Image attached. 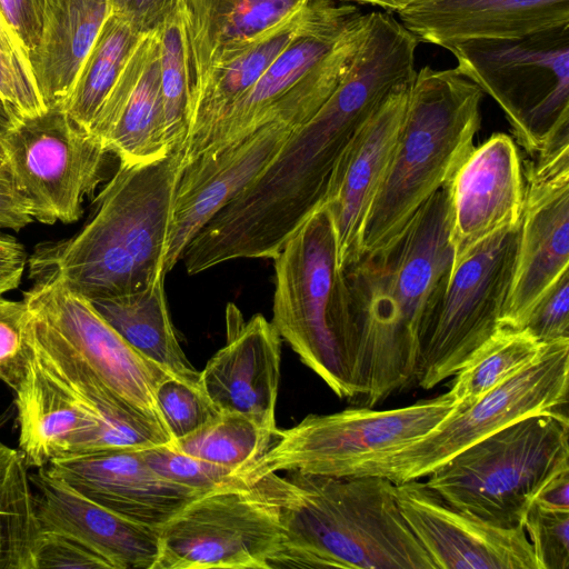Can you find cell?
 Masks as SVG:
<instances>
[{
	"instance_id": "603a6c76",
	"label": "cell",
	"mask_w": 569,
	"mask_h": 569,
	"mask_svg": "<svg viewBox=\"0 0 569 569\" xmlns=\"http://www.w3.org/2000/svg\"><path fill=\"white\" fill-rule=\"evenodd\" d=\"M19 450L28 467L104 451L99 419L44 365L33 347L24 378L14 390Z\"/></svg>"
},
{
	"instance_id": "e575fe53",
	"label": "cell",
	"mask_w": 569,
	"mask_h": 569,
	"mask_svg": "<svg viewBox=\"0 0 569 569\" xmlns=\"http://www.w3.org/2000/svg\"><path fill=\"white\" fill-rule=\"evenodd\" d=\"M154 396L172 442L192 433L220 413L199 382L171 375L158 383Z\"/></svg>"
},
{
	"instance_id": "1f68e13d",
	"label": "cell",
	"mask_w": 569,
	"mask_h": 569,
	"mask_svg": "<svg viewBox=\"0 0 569 569\" xmlns=\"http://www.w3.org/2000/svg\"><path fill=\"white\" fill-rule=\"evenodd\" d=\"M545 346L526 329L499 327L453 375L448 392L468 406L529 366Z\"/></svg>"
},
{
	"instance_id": "836d02e7",
	"label": "cell",
	"mask_w": 569,
	"mask_h": 569,
	"mask_svg": "<svg viewBox=\"0 0 569 569\" xmlns=\"http://www.w3.org/2000/svg\"><path fill=\"white\" fill-rule=\"evenodd\" d=\"M159 42L160 91L167 142L171 151L182 152L189 133L192 97L179 9L159 30Z\"/></svg>"
},
{
	"instance_id": "d6a6232c",
	"label": "cell",
	"mask_w": 569,
	"mask_h": 569,
	"mask_svg": "<svg viewBox=\"0 0 569 569\" xmlns=\"http://www.w3.org/2000/svg\"><path fill=\"white\" fill-rule=\"evenodd\" d=\"M273 433L242 415L220 412L170 447L191 457L231 468L237 475L263 455Z\"/></svg>"
},
{
	"instance_id": "6da1fadb",
	"label": "cell",
	"mask_w": 569,
	"mask_h": 569,
	"mask_svg": "<svg viewBox=\"0 0 569 569\" xmlns=\"http://www.w3.org/2000/svg\"><path fill=\"white\" fill-rule=\"evenodd\" d=\"M449 183L388 244L343 268L353 323L349 377L366 407L415 380L422 338L451 272Z\"/></svg>"
},
{
	"instance_id": "8d00e7d4",
	"label": "cell",
	"mask_w": 569,
	"mask_h": 569,
	"mask_svg": "<svg viewBox=\"0 0 569 569\" xmlns=\"http://www.w3.org/2000/svg\"><path fill=\"white\" fill-rule=\"evenodd\" d=\"M141 455L163 478L201 493L233 481V469L191 457L170 445L143 449Z\"/></svg>"
},
{
	"instance_id": "ee69618b",
	"label": "cell",
	"mask_w": 569,
	"mask_h": 569,
	"mask_svg": "<svg viewBox=\"0 0 569 569\" xmlns=\"http://www.w3.org/2000/svg\"><path fill=\"white\" fill-rule=\"evenodd\" d=\"M32 221L29 207L17 190L8 166L0 163V229L19 231Z\"/></svg>"
},
{
	"instance_id": "f546056e",
	"label": "cell",
	"mask_w": 569,
	"mask_h": 569,
	"mask_svg": "<svg viewBox=\"0 0 569 569\" xmlns=\"http://www.w3.org/2000/svg\"><path fill=\"white\" fill-rule=\"evenodd\" d=\"M142 36L110 13L62 104L81 128L90 129Z\"/></svg>"
},
{
	"instance_id": "b9f144b4",
	"label": "cell",
	"mask_w": 569,
	"mask_h": 569,
	"mask_svg": "<svg viewBox=\"0 0 569 569\" xmlns=\"http://www.w3.org/2000/svg\"><path fill=\"white\" fill-rule=\"evenodd\" d=\"M44 7L46 0H0V16L23 49L28 61L40 44Z\"/></svg>"
},
{
	"instance_id": "4316f807",
	"label": "cell",
	"mask_w": 569,
	"mask_h": 569,
	"mask_svg": "<svg viewBox=\"0 0 569 569\" xmlns=\"http://www.w3.org/2000/svg\"><path fill=\"white\" fill-rule=\"evenodd\" d=\"M110 13V0H46L40 44L29 66L47 108L64 103Z\"/></svg>"
},
{
	"instance_id": "cb8c5ba5",
	"label": "cell",
	"mask_w": 569,
	"mask_h": 569,
	"mask_svg": "<svg viewBox=\"0 0 569 569\" xmlns=\"http://www.w3.org/2000/svg\"><path fill=\"white\" fill-rule=\"evenodd\" d=\"M42 529L70 535L112 569H152L159 551L158 529L128 520L39 468L30 473Z\"/></svg>"
},
{
	"instance_id": "83f0119b",
	"label": "cell",
	"mask_w": 569,
	"mask_h": 569,
	"mask_svg": "<svg viewBox=\"0 0 569 569\" xmlns=\"http://www.w3.org/2000/svg\"><path fill=\"white\" fill-rule=\"evenodd\" d=\"M325 1L311 0L292 18L264 33L239 54L209 72L193 98L189 133L182 149V164L229 108L312 22Z\"/></svg>"
},
{
	"instance_id": "ac0fdd59",
	"label": "cell",
	"mask_w": 569,
	"mask_h": 569,
	"mask_svg": "<svg viewBox=\"0 0 569 569\" xmlns=\"http://www.w3.org/2000/svg\"><path fill=\"white\" fill-rule=\"evenodd\" d=\"M411 80L398 84L383 99L331 172L321 206L332 220L342 269L359 258L363 224L398 140Z\"/></svg>"
},
{
	"instance_id": "8992f818",
	"label": "cell",
	"mask_w": 569,
	"mask_h": 569,
	"mask_svg": "<svg viewBox=\"0 0 569 569\" xmlns=\"http://www.w3.org/2000/svg\"><path fill=\"white\" fill-rule=\"evenodd\" d=\"M569 469V421L561 410L521 418L451 457L428 475L446 502L512 528L542 487Z\"/></svg>"
},
{
	"instance_id": "9a60e30c",
	"label": "cell",
	"mask_w": 569,
	"mask_h": 569,
	"mask_svg": "<svg viewBox=\"0 0 569 569\" xmlns=\"http://www.w3.org/2000/svg\"><path fill=\"white\" fill-rule=\"evenodd\" d=\"M525 180L517 257L499 325L515 329L569 271V143L532 157Z\"/></svg>"
},
{
	"instance_id": "4dcf8cb0",
	"label": "cell",
	"mask_w": 569,
	"mask_h": 569,
	"mask_svg": "<svg viewBox=\"0 0 569 569\" xmlns=\"http://www.w3.org/2000/svg\"><path fill=\"white\" fill-rule=\"evenodd\" d=\"M28 465L0 440V569H33L40 530Z\"/></svg>"
},
{
	"instance_id": "7a4b0ae2",
	"label": "cell",
	"mask_w": 569,
	"mask_h": 569,
	"mask_svg": "<svg viewBox=\"0 0 569 569\" xmlns=\"http://www.w3.org/2000/svg\"><path fill=\"white\" fill-rule=\"evenodd\" d=\"M182 152L119 164L73 236L40 243L29 257L33 282L57 281L89 301L141 290L164 273Z\"/></svg>"
},
{
	"instance_id": "4fadbf2b",
	"label": "cell",
	"mask_w": 569,
	"mask_h": 569,
	"mask_svg": "<svg viewBox=\"0 0 569 569\" xmlns=\"http://www.w3.org/2000/svg\"><path fill=\"white\" fill-rule=\"evenodd\" d=\"M13 183L33 220L72 223L102 179L109 152L78 126L62 104L27 117L0 132Z\"/></svg>"
},
{
	"instance_id": "484cf974",
	"label": "cell",
	"mask_w": 569,
	"mask_h": 569,
	"mask_svg": "<svg viewBox=\"0 0 569 569\" xmlns=\"http://www.w3.org/2000/svg\"><path fill=\"white\" fill-rule=\"evenodd\" d=\"M310 1L180 0L192 102L213 68L292 18Z\"/></svg>"
},
{
	"instance_id": "ab89813d",
	"label": "cell",
	"mask_w": 569,
	"mask_h": 569,
	"mask_svg": "<svg viewBox=\"0 0 569 569\" xmlns=\"http://www.w3.org/2000/svg\"><path fill=\"white\" fill-rule=\"evenodd\" d=\"M43 568L112 569L103 557L79 539L40 528L33 550V569Z\"/></svg>"
},
{
	"instance_id": "f1b7e54d",
	"label": "cell",
	"mask_w": 569,
	"mask_h": 569,
	"mask_svg": "<svg viewBox=\"0 0 569 569\" xmlns=\"http://www.w3.org/2000/svg\"><path fill=\"white\" fill-rule=\"evenodd\" d=\"M164 278L131 293L90 302L141 356L177 378L198 383L200 372L187 359L169 315Z\"/></svg>"
},
{
	"instance_id": "2e32d148",
	"label": "cell",
	"mask_w": 569,
	"mask_h": 569,
	"mask_svg": "<svg viewBox=\"0 0 569 569\" xmlns=\"http://www.w3.org/2000/svg\"><path fill=\"white\" fill-rule=\"evenodd\" d=\"M401 513L436 569H538L523 525L493 526L446 502L419 479L395 483Z\"/></svg>"
},
{
	"instance_id": "30bf717a",
	"label": "cell",
	"mask_w": 569,
	"mask_h": 569,
	"mask_svg": "<svg viewBox=\"0 0 569 569\" xmlns=\"http://www.w3.org/2000/svg\"><path fill=\"white\" fill-rule=\"evenodd\" d=\"M365 14L355 4L326 0L312 22L229 108L182 167L200 154L224 148L269 123L297 129L307 122L332 90L322 63L362 24Z\"/></svg>"
},
{
	"instance_id": "d590c367",
	"label": "cell",
	"mask_w": 569,
	"mask_h": 569,
	"mask_svg": "<svg viewBox=\"0 0 569 569\" xmlns=\"http://www.w3.org/2000/svg\"><path fill=\"white\" fill-rule=\"evenodd\" d=\"M32 316L26 301L0 297V380L13 391L32 355Z\"/></svg>"
},
{
	"instance_id": "74e56055",
	"label": "cell",
	"mask_w": 569,
	"mask_h": 569,
	"mask_svg": "<svg viewBox=\"0 0 569 569\" xmlns=\"http://www.w3.org/2000/svg\"><path fill=\"white\" fill-rule=\"evenodd\" d=\"M0 98L14 122L47 109L26 54L0 38Z\"/></svg>"
},
{
	"instance_id": "ba28073f",
	"label": "cell",
	"mask_w": 569,
	"mask_h": 569,
	"mask_svg": "<svg viewBox=\"0 0 569 569\" xmlns=\"http://www.w3.org/2000/svg\"><path fill=\"white\" fill-rule=\"evenodd\" d=\"M281 482L271 472L196 497L158 528L152 569H272L282 550Z\"/></svg>"
},
{
	"instance_id": "7dc6e473",
	"label": "cell",
	"mask_w": 569,
	"mask_h": 569,
	"mask_svg": "<svg viewBox=\"0 0 569 569\" xmlns=\"http://www.w3.org/2000/svg\"><path fill=\"white\" fill-rule=\"evenodd\" d=\"M360 4H370L383 9L387 12H400L420 0H347Z\"/></svg>"
},
{
	"instance_id": "277c9868",
	"label": "cell",
	"mask_w": 569,
	"mask_h": 569,
	"mask_svg": "<svg viewBox=\"0 0 569 569\" xmlns=\"http://www.w3.org/2000/svg\"><path fill=\"white\" fill-rule=\"evenodd\" d=\"M483 94L456 68L416 70L389 167L363 224L359 258L388 244L452 180L475 148Z\"/></svg>"
},
{
	"instance_id": "d6986e66",
	"label": "cell",
	"mask_w": 569,
	"mask_h": 569,
	"mask_svg": "<svg viewBox=\"0 0 569 569\" xmlns=\"http://www.w3.org/2000/svg\"><path fill=\"white\" fill-rule=\"evenodd\" d=\"M451 270L480 243L520 223L525 180L516 141L493 133L450 181Z\"/></svg>"
},
{
	"instance_id": "8fae6325",
	"label": "cell",
	"mask_w": 569,
	"mask_h": 569,
	"mask_svg": "<svg viewBox=\"0 0 569 569\" xmlns=\"http://www.w3.org/2000/svg\"><path fill=\"white\" fill-rule=\"evenodd\" d=\"M569 391V339L548 343L529 366L475 402L457 407L422 438L360 466L353 476L393 483L430 475L451 457L530 415L560 410Z\"/></svg>"
},
{
	"instance_id": "f6af8a7d",
	"label": "cell",
	"mask_w": 569,
	"mask_h": 569,
	"mask_svg": "<svg viewBox=\"0 0 569 569\" xmlns=\"http://www.w3.org/2000/svg\"><path fill=\"white\" fill-rule=\"evenodd\" d=\"M28 260L23 244L0 231V297L20 286Z\"/></svg>"
},
{
	"instance_id": "681fc988",
	"label": "cell",
	"mask_w": 569,
	"mask_h": 569,
	"mask_svg": "<svg viewBox=\"0 0 569 569\" xmlns=\"http://www.w3.org/2000/svg\"><path fill=\"white\" fill-rule=\"evenodd\" d=\"M9 124L10 121L8 120V118L2 112H0V130L4 129Z\"/></svg>"
},
{
	"instance_id": "5b68a950",
	"label": "cell",
	"mask_w": 569,
	"mask_h": 569,
	"mask_svg": "<svg viewBox=\"0 0 569 569\" xmlns=\"http://www.w3.org/2000/svg\"><path fill=\"white\" fill-rule=\"evenodd\" d=\"M274 261L272 321L281 339L339 398H356L349 377L353 323L333 223L320 206Z\"/></svg>"
},
{
	"instance_id": "60d3db41",
	"label": "cell",
	"mask_w": 569,
	"mask_h": 569,
	"mask_svg": "<svg viewBox=\"0 0 569 569\" xmlns=\"http://www.w3.org/2000/svg\"><path fill=\"white\" fill-rule=\"evenodd\" d=\"M521 329L542 345L569 339V271L536 302Z\"/></svg>"
},
{
	"instance_id": "ffe728a7",
	"label": "cell",
	"mask_w": 569,
	"mask_h": 569,
	"mask_svg": "<svg viewBox=\"0 0 569 569\" xmlns=\"http://www.w3.org/2000/svg\"><path fill=\"white\" fill-rule=\"evenodd\" d=\"M227 342L199 373V385L221 413L242 415L274 432L281 337L262 315L244 321L237 307L226 312Z\"/></svg>"
},
{
	"instance_id": "44dd1931",
	"label": "cell",
	"mask_w": 569,
	"mask_h": 569,
	"mask_svg": "<svg viewBox=\"0 0 569 569\" xmlns=\"http://www.w3.org/2000/svg\"><path fill=\"white\" fill-rule=\"evenodd\" d=\"M77 491L136 523L158 529L201 492L157 473L141 450H107L43 467Z\"/></svg>"
},
{
	"instance_id": "7c38bea8",
	"label": "cell",
	"mask_w": 569,
	"mask_h": 569,
	"mask_svg": "<svg viewBox=\"0 0 569 569\" xmlns=\"http://www.w3.org/2000/svg\"><path fill=\"white\" fill-rule=\"evenodd\" d=\"M23 300L34 341L44 352L80 368L169 435L154 396L169 372L136 351L88 299L60 282H33Z\"/></svg>"
},
{
	"instance_id": "5bb4252c",
	"label": "cell",
	"mask_w": 569,
	"mask_h": 569,
	"mask_svg": "<svg viewBox=\"0 0 569 569\" xmlns=\"http://www.w3.org/2000/svg\"><path fill=\"white\" fill-rule=\"evenodd\" d=\"M518 241L519 226L501 231L451 270L421 341L415 376L420 388L432 389L453 376L499 328Z\"/></svg>"
},
{
	"instance_id": "c3c4849f",
	"label": "cell",
	"mask_w": 569,
	"mask_h": 569,
	"mask_svg": "<svg viewBox=\"0 0 569 569\" xmlns=\"http://www.w3.org/2000/svg\"><path fill=\"white\" fill-rule=\"evenodd\" d=\"M0 38L24 53L23 49L20 47V44L16 40V38L13 37L12 32L10 31V29L8 28V26L6 24V22L3 21L1 16H0Z\"/></svg>"
},
{
	"instance_id": "52a82bcc",
	"label": "cell",
	"mask_w": 569,
	"mask_h": 569,
	"mask_svg": "<svg viewBox=\"0 0 569 569\" xmlns=\"http://www.w3.org/2000/svg\"><path fill=\"white\" fill-rule=\"evenodd\" d=\"M456 70L503 111L517 142L533 157L569 140V23L519 38L450 46Z\"/></svg>"
},
{
	"instance_id": "f35d334b",
	"label": "cell",
	"mask_w": 569,
	"mask_h": 569,
	"mask_svg": "<svg viewBox=\"0 0 569 569\" xmlns=\"http://www.w3.org/2000/svg\"><path fill=\"white\" fill-rule=\"evenodd\" d=\"M522 525L538 569L569 568V511L548 510L532 503Z\"/></svg>"
},
{
	"instance_id": "7402d4cb",
	"label": "cell",
	"mask_w": 569,
	"mask_h": 569,
	"mask_svg": "<svg viewBox=\"0 0 569 569\" xmlns=\"http://www.w3.org/2000/svg\"><path fill=\"white\" fill-rule=\"evenodd\" d=\"M90 133L126 164L149 163L171 152L160 91L159 31L140 38Z\"/></svg>"
},
{
	"instance_id": "e0dca14e",
	"label": "cell",
	"mask_w": 569,
	"mask_h": 569,
	"mask_svg": "<svg viewBox=\"0 0 569 569\" xmlns=\"http://www.w3.org/2000/svg\"><path fill=\"white\" fill-rule=\"evenodd\" d=\"M295 130L287 124L269 123L182 167L173 198L166 274L197 232L267 167Z\"/></svg>"
},
{
	"instance_id": "7bdbcfd3",
	"label": "cell",
	"mask_w": 569,
	"mask_h": 569,
	"mask_svg": "<svg viewBox=\"0 0 569 569\" xmlns=\"http://www.w3.org/2000/svg\"><path fill=\"white\" fill-rule=\"evenodd\" d=\"M111 13L126 21L137 33L159 31L179 9L180 0H110Z\"/></svg>"
},
{
	"instance_id": "f907efd6",
	"label": "cell",
	"mask_w": 569,
	"mask_h": 569,
	"mask_svg": "<svg viewBox=\"0 0 569 569\" xmlns=\"http://www.w3.org/2000/svg\"><path fill=\"white\" fill-rule=\"evenodd\" d=\"M0 163H6V156H4V151L2 148L1 141H0Z\"/></svg>"
},
{
	"instance_id": "d4e9b609",
	"label": "cell",
	"mask_w": 569,
	"mask_h": 569,
	"mask_svg": "<svg viewBox=\"0 0 569 569\" xmlns=\"http://www.w3.org/2000/svg\"><path fill=\"white\" fill-rule=\"evenodd\" d=\"M419 41L445 49L472 39L519 38L569 23V0H420L398 12Z\"/></svg>"
},
{
	"instance_id": "3957f363",
	"label": "cell",
	"mask_w": 569,
	"mask_h": 569,
	"mask_svg": "<svg viewBox=\"0 0 569 569\" xmlns=\"http://www.w3.org/2000/svg\"><path fill=\"white\" fill-rule=\"evenodd\" d=\"M280 507L273 568L436 569L386 478L287 471Z\"/></svg>"
},
{
	"instance_id": "9c48e42d",
	"label": "cell",
	"mask_w": 569,
	"mask_h": 569,
	"mask_svg": "<svg viewBox=\"0 0 569 569\" xmlns=\"http://www.w3.org/2000/svg\"><path fill=\"white\" fill-rule=\"evenodd\" d=\"M456 407L446 392L393 409L363 406L308 415L291 428H277L263 455L233 480L251 483L278 471L353 476L360 466L422 438Z\"/></svg>"
},
{
	"instance_id": "bcb514c9",
	"label": "cell",
	"mask_w": 569,
	"mask_h": 569,
	"mask_svg": "<svg viewBox=\"0 0 569 569\" xmlns=\"http://www.w3.org/2000/svg\"><path fill=\"white\" fill-rule=\"evenodd\" d=\"M533 503L558 511H569V469L551 478L539 491Z\"/></svg>"
}]
</instances>
